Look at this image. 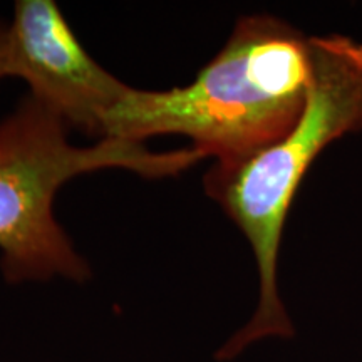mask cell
<instances>
[{
  "label": "cell",
  "instance_id": "obj_4",
  "mask_svg": "<svg viewBox=\"0 0 362 362\" xmlns=\"http://www.w3.org/2000/svg\"><path fill=\"white\" fill-rule=\"evenodd\" d=\"M13 78L71 129L103 139L107 112L131 86L89 56L52 0H19L8 24Z\"/></svg>",
  "mask_w": 362,
  "mask_h": 362
},
{
  "label": "cell",
  "instance_id": "obj_3",
  "mask_svg": "<svg viewBox=\"0 0 362 362\" xmlns=\"http://www.w3.org/2000/svg\"><path fill=\"white\" fill-rule=\"evenodd\" d=\"M69 131L30 94L0 119V270L7 284L90 279L88 260L54 216V198L69 180L107 168L168 178L205 160L192 146L151 151L143 143L112 138L74 146Z\"/></svg>",
  "mask_w": 362,
  "mask_h": 362
},
{
  "label": "cell",
  "instance_id": "obj_2",
  "mask_svg": "<svg viewBox=\"0 0 362 362\" xmlns=\"http://www.w3.org/2000/svg\"><path fill=\"white\" fill-rule=\"evenodd\" d=\"M312 81L297 124L270 146L233 163H214L205 193L245 235L259 269L252 319L220 347L226 362L262 339L296 334L279 291L284 226L310 166L325 148L362 131V42L351 35H310Z\"/></svg>",
  "mask_w": 362,
  "mask_h": 362
},
{
  "label": "cell",
  "instance_id": "obj_5",
  "mask_svg": "<svg viewBox=\"0 0 362 362\" xmlns=\"http://www.w3.org/2000/svg\"><path fill=\"white\" fill-rule=\"evenodd\" d=\"M13 78L11 37H8V24L0 21V79Z\"/></svg>",
  "mask_w": 362,
  "mask_h": 362
},
{
  "label": "cell",
  "instance_id": "obj_1",
  "mask_svg": "<svg viewBox=\"0 0 362 362\" xmlns=\"http://www.w3.org/2000/svg\"><path fill=\"white\" fill-rule=\"evenodd\" d=\"M310 81V35L269 13L245 16L193 83L170 90L129 88L107 112L103 139L143 143L181 134L215 163L245 160L297 124Z\"/></svg>",
  "mask_w": 362,
  "mask_h": 362
}]
</instances>
